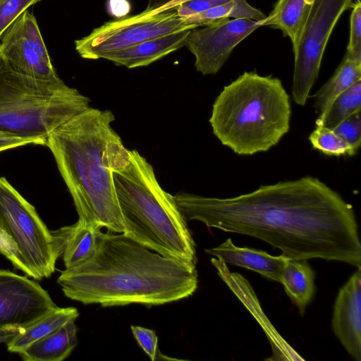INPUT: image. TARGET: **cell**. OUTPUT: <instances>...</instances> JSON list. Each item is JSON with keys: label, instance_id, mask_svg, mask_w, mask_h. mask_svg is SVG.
<instances>
[{"label": "cell", "instance_id": "1", "mask_svg": "<svg viewBox=\"0 0 361 361\" xmlns=\"http://www.w3.org/2000/svg\"><path fill=\"white\" fill-rule=\"evenodd\" d=\"M174 199L189 220L260 239L290 259L320 258L361 267L354 209L317 178L262 185L233 197L182 192Z\"/></svg>", "mask_w": 361, "mask_h": 361}, {"label": "cell", "instance_id": "2", "mask_svg": "<svg viewBox=\"0 0 361 361\" xmlns=\"http://www.w3.org/2000/svg\"><path fill=\"white\" fill-rule=\"evenodd\" d=\"M57 283L85 305L154 306L190 297L198 277L196 265L152 252L124 233L99 231L92 257L61 271Z\"/></svg>", "mask_w": 361, "mask_h": 361}, {"label": "cell", "instance_id": "3", "mask_svg": "<svg viewBox=\"0 0 361 361\" xmlns=\"http://www.w3.org/2000/svg\"><path fill=\"white\" fill-rule=\"evenodd\" d=\"M109 110L88 107L54 130L46 146L73 198L78 220L96 231L123 233L125 225L112 176L123 144Z\"/></svg>", "mask_w": 361, "mask_h": 361}, {"label": "cell", "instance_id": "4", "mask_svg": "<svg viewBox=\"0 0 361 361\" xmlns=\"http://www.w3.org/2000/svg\"><path fill=\"white\" fill-rule=\"evenodd\" d=\"M112 176L123 233L163 257L196 265L195 243L185 217L147 159L121 144L114 154Z\"/></svg>", "mask_w": 361, "mask_h": 361}, {"label": "cell", "instance_id": "5", "mask_svg": "<svg viewBox=\"0 0 361 361\" xmlns=\"http://www.w3.org/2000/svg\"><path fill=\"white\" fill-rule=\"evenodd\" d=\"M290 96L280 79L245 72L216 98L209 123L221 143L239 155L267 152L288 133Z\"/></svg>", "mask_w": 361, "mask_h": 361}, {"label": "cell", "instance_id": "6", "mask_svg": "<svg viewBox=\"0 0 361 361\" xmlns=\"http://www.w3.org/2000/svg\"><path fill=\"white\" fill-rule=\"evenodd\" d=\"M90 102L61 78H32L0 59V137L47 140L54 130L90 107Z\"/></svg>", "mask_w": 361, "mask_h": 361}, {"label": "cell", "instance_id": "7", "mask_svg": "<svg viewBox=\"0 0 361 361\" xmlns=\"http://www.w3.org/2000/svg\"><path fill=\"white\" fill-rule=\"evenodd\" d=\"M0 253L36 280L55 271L60 253L35 207L0 177Z\"/></svg>", "mask_w": 361, "mask_h": 361}, {"label": "cell", "instance_id": "8", "mask_svg": "<svg viewBox=\"0 0 361 361\" xmlns=\"http://www.w3.org/2000/svg\"><path fill=\"white\" fill-rule=\"evenodd\" d=\"M196 27L180 18L175 8L149 14L141 13L106 22L94 29L87 36L75 41V50L83 59H99L107 53Z\"/></svg>", "mask_w": 361, "mask_h": 361}, {"label": "cell", "instance_id": "9", "mask_svg": "<svg viewBox=\"0 0 361 361\" xmlns=\"http://www.w3.org/2000/svg\"><path fill=\"white\" fill-rule=\"evenodd\" d=\"M353 0H312L311 6L294 54L291 93L293 100L305 106L316 82L330 35Z\"/></svg>", "mask_w": 361, "mask_h": 361}, {"label": "cell", "instance_id": "10", "mask_svg": "<svg viewBox=\"0 0 361 361\" xmlns=\"http://www.w3.org/2000/svg\"><path fill=\"white\" fill-rule=\"evenodd\" d=\"M0 59L17 73L41 80L58 76L35 16L25 11L0 39Z\"/></svg>", "mask_w": 361, "mask_h": 361}, {"label": "cell", "instance_id": "11", "mask_svg": "<svg viewBox=\"0 0 361 361\" xmlns=\"http://www.w3.org/2000/svg\"><path fill=\"white\" fill-rule=\"evenodd\" d=\"M263 20L223 18L190 30L185 46L195 57L197 71L203 75L216 74L233 49L262 26Z\"/></svg>", "mask_w": 361, "mask_h": 361}, {"label": "cell", "instance_id": "12", "mask_svg": "<svg viewBox=\"0 0 361 361\" xmlns=\"http://www.w3.org/2000/svg\"><path fill=\"white\" fill-rule=\"evenodd\" d=\"M57 307L39 283L0 270V328L27 329Z\"/></svg>", "mask_w": 361, "mask_h": 361}, {"label": "cell", "instance_id": "13", "mask_svg": "<svg viewBox=\"0 0 361 361\" xmlns=\"http://www.w3.org/2000/svg\"><path fill=\"white\" fill-rule=\"evenodd\" d=\"M331 323L334 334L348 354L361 361V267L340 288Z\"/></svg>", "mask_w": 361, "mask_h": 361}, {"label": "cell", "instance_id": "14", "mask_svg": "<svg viewBox=\"0 0 361 361\" xmlns=\"http://www.w3.org/2000/svg\"><path fill=\"white\" fill-rule=\"evenodd\" d=\"M205 252L226 264L250 269L279 283L288 258L283 255L274 256L260 250L235 246L231 238Z\"/></svg>", "mask_w": 361, "mask_h": 361}, {"label": "cell", "instance_id": "15", "mask_svg": "<svg viewBox=\"0 0 361 361\" xmlns=\"http://www.w3.org/2000/svg\"><path fill=\"white\" fill-rule=\"evenodd\" d=\"M190 30L172 32L122 50L107 53L102 59L128 68L145 66L185 46Z\"/></svg>", "mask_w": 361, "mask_h": 361}, {"label": "cell", "instance_id": "16", "mask_svg": "<svg viewBox=\"0 0 361 361\" xmlns=\"http://www.w3.org/2000/svg\"><path fill=\"white\" fill-rule=\"evenodd\" d=\"M51 233L66 269L84 263L94 253L97 231L82 221L78 220Z\"/></svg>", "mask_w": 361, "mask_h": 361}, {"label": "cell", "instance_id": "17", "mask_svg": "<svg viewBox=\"0 0 361 361\" xmlns=\"http://www.w3.org/2000/svg\"><path fill=\"white\" fill-rule=\"evenodd\" d=\"M314 279L315 272L307 259L288 258L280 283L302 316L314 298L316 291Z\"/></svg>", "mask_w": 361, "mask_h": 361}, {"label": "cell", "instance_id": "18", "mask_svg": "<svg viewBox=\"0 0 361 361\" xmlns=\"http://www.w3.org/2000/svg\"><path fill=\"white\" fill-rule=\"evenodd\" d=\"M77 326L71 321L55 333L41 338L19 355L25 361H62L77 345Z\"/></svg>", "mask_w": 361, "mask_h": 361}, {"label": "cell", "instance_id": "19", "mask_svg": "<svg viewBox=\"0 0 361 361\" xmlns=\"http://www.w3.org/2000/svg\"><path fill=\"white\" fill-rule=\"evenodd\" d=\"M312 0H278L262 26L279 29L288 37L296 51L311 6Z\"/></svg>", "mask_w": 361, "mask_h": 361}, {"label": "cell", "instance_id": "20", "mask_svg": "<svg viewBox=\"0 0 361 361\" xmlns=\"http://www.w3.org/2000/svg\"><path fill=\"white\" fill-rule=\"evenodd\" d=\"M78 316L75 307H57L8 343L7 350L19 354L32 343L55 333L69 322L75 321Z\"/></svg>", "mask_w": 361, "mask_h": 361}, {"label": "cell", "instance_id": "21", "mask_svg": "<svg viewBox=\"0 0 361 361\" xmlns=\"http://www.w3.org/2000/svg\"><path fill=\"white\" fill-rule=\"evenodd\" d=\"M361 80V62L343 57L331 78L313 95L317 114H322L332 102L356 82Z\"/></svg>", "mask_w": 361, "mask_h": 361}, {"label": "cell", "instance_id": "22", "mask_svg": "<svg viewBox=\"0 0 361 361\" xmlns=\"http://www.w3.org/2000/svg\"><path fill=\"white\" fill-rule=\"evenodd\" d=\"M230 17L233 19L247 18L261 21L267 16L260 10L250 6L246 0H233L183 19L188 25L200 27Z\"/></svg>", "mask_w": 361, "mask_h": 361}, {"label": "cell", "instance_id": "23", "mask_svg": "<svg viewBox=\"0 0 361 361\" xmlns=\"http://www.w3.org/2000/svg\"><path fill=\"white\" fill-rule=\"evenodd\" d=\"M361 110V80L340 94L316 119L317 126L335 128L341 122Z\"/></svg>", "mask_w": 361, "mask_h": 361}, {"label": "cell", "instance_id": "24", "mask_svg": "<svg viewBox=\"0 0 361 361\" xmlns=\"http://www.w3.org/2000/svg\"><path fill=\"white\" fill-rule=\"evenodd\" d=\"M312 147L328 156H353L356 151L332 129L317 126L308 137Z\"/></svg>", "mask_w": 361, "mask_h": 361}, {"label": "cell", "instance_id": "25", "mask_svg": "<svg viewBox=\"0 0 361 361\" xmlns=\"http://www.w3.org/2000/svg\"><path fill=\"white\" fill-rule=\"evenodd\" d=\"M350 20V36L344 57L361 62V3L353 2Z\"/></svg>", "mask_w": 361, "mask_h": 361}, {"label": "cell", "instance_id": "26", "mask_svg": "<svg viewBox=\"0 0 361 361\" xmlns=\"http://www.w3.org/2000/svg\"><path fill=\"white\" fill-rule=\"evenodd\" d=\"M42 0H0V39L28 8Z\"/></svg>", "mask_w": 361, "mask_h": 361}, {"label": "cell", "instance_id": "27", "mask_svg": "<svg viewBox=\"0 0 361 361\" xmlns=\"http://www.w3.org/2000/svg\"><path fill=\"white\" fill-rule=\"evenodd\" d=\"M132 333L139 346L147 354L152 361L175 360L163 355L158 348V338L156 332L149 329L132 325Z\"/></svg>", "mask_w": 361, "mask_h": 361}, {"label": "cell", "instance_id": "28", "mask_svg": "<svg viewBox=\"0 0 361 361\" xmlns=\"http://www.w3.org/2000/svg\"><path fill=\"white\" fill-rule=\"evenodd\" d=\"M333 130L357 151L361 143L360 111L344 119Z\"/></svg>", "mask_w": 361, "mask_h": 361}, {"label": "cell", "instance_id": "29", "mask_svg": "<svg viewBox=\"0 0 361 361\" xmlns=\"http://www.w3.org/2000/svg\"><path fill=\"white\" fill-rule=\"evenodd\" d=\"M232 1L233 0H189L179 4L175 8L178 15L180 18H185L195 13Z\"/></svg>", "mask_w": 361, "mask_h": 361}, {"label": "cell", "instance_id": "30", "mask_svg": "<svg viewBox=\"0 0 361 361\" xmlns=\"http://www.w3.org/2000/svg\"><path fill=\"white\" fill-rule=\"evenodd\" d=\"M47 140L20 137H0V152L27 145H45Z\"/></svg>", "mask_w": 361, "mask_h": 361}, {"label": "cell", "instance_id": "31", "mask_svg": "<svg viewBox=\"0 0 361 361\" xmlns=\"http://www.w3.org/2000/svg\"><path fill=\"white\" fill-rule=\"evenodd\" d=\"M130 8V6L127 0H109L108 2L109 13L117 18L125 16Z\"/></svg>", "mask_w": 361, "mask_h": 361}, {"label": "cell", "instance_id": "32", "mask_svg": "<svg viewBox=\"0 0 361 361\" xmlns=\"http://www.w3.org/2000/svg\"><path fill=\"white\" fill-rule=\"evenodd\" d=\"M175 0H148L146 8L142 12L149 14L166 10Z\"/></svg>", "mask_w": 361, "mask_h": 361}, {"label": "cell", "instance_id": "33", "mask_svg": "<svg viewBox=\"0 0 361 361\" xmlns=\"http://www.w3.org/2000/svg\"><path fill=\"white\" fill-rule=\"evenodd\" d=\"M25 329L17 327L0 328V343H8L21 334Z\"/></svg>", "mask_w": 361, "mask_h": 361}, {"label": "cell", "instance_id": "34", "mask_svg": "<svg viewBox=\"0 0 361 361\" xmlns=\"http://www.w3.org/2000/svg\"><path fill=\"white\" fill-rule=\"evenodd\" d=\"M189 1V0H175L171 5H169L166 8V10H168V9H170V8H173L176 6H177L179 4L185 2V1Z\"/></svg>", "mask_w": 361, "mask_h": 361}]
</instances>
